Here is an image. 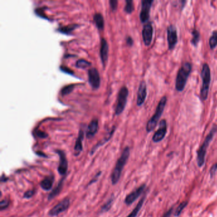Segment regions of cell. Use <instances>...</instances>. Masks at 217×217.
Instances as JSON below:
<instances>
[{"mask_svg":"<svg viewBox=\"0 0 217 217\" xmlns=\"http://www.w3.org/2000/svg\"><path fill=\"white\" fill-rule=\"evenodd\" d=\"M192 68V65L189 62L183 63L180 67L177 73L175 82V88L177 91L182 92L184 90L188 76L191 73Z\"/></svg>","mask_w":217,"mask_h":217,"instance_id":"obj_1","label":"cell"},{"mask_svg":"<svg viewBox=\"0 0 217 217\" xmlns=\"http://www.w3.org/2000/svg\"><path fill=\"white\" fill-rule=\"evenodd\" d=\"M130 155V150L129 148L127 147L124 149L122 152L121 156L118 158V161L116 163L115 167H114V171L112 173L111 175V181L113 185H115L118 182L119 179L120 178L121 173L122 170H123L125 165L127 163V161L129 158Z\"/></svg>","mask_w":217,"mask_h":217,"instance_id":"obj_2","label":"cell"},{"mask_svg":"<svg viewBox=\"0 0 217 217\" xmlns=\"http://www.w3.org/2000/svg\"><path fill=\"white\" fill-rule=\"evenodd\" d=\"M217 132V125L213 124L212 129L210 131L203 143L202 145L200 146L197 153V163L199 167H202L205 162V157L207 152V149L208 148L210 143L212 141L214 136Z\"/></svg>","mask_w":217,"mask_h":217,"instance_id":"obj_3","label":"cell"},{"mask_svg":"<svg viewBox=\"0 0 217 217\" xmlns=\"http://www.w3.org/2000/svg\"><path fill=\"white\" fill-rule=\"evenodd\" d=\"M201 75L202 79V85L200 90V98L203 101H204L207 99L211 83V71L207 63L203 64Z\"/></svg>","mask_w":217,"mask_h":217,"instance_id":"obj_4","label":"cell"},{"mask_svg":"<svg viewBox=\"0 0 217 217\" xmlns=\"http://www.w3.org/2000/svg\"><path fill=\"white\" fill-rule=\"evenodd\" d=\"M167 101V99L166 96H163L161 99L160 101L158 103L157 106L155 114L152 116V118L148 121L147 124H146V130L148 133H150L151 131L154 130L155 127H156L158 120H159L163 114L165 106L166 105Z\"/></svg>","mask_w":217,"mask_h":217,"instance_id":"obj_5","label":"cell"},{"mask_svg":"<svg viewBox=\"0 0 217 217\" xmlns=\"http://www.w3.org/2000/svg\"><path fill=\"white\" fill-rule=\"evenodd\" d=\"M128 95H129L128 88L126 86L122 87L118 93L117 105H116L115 110V115H120L124 110L127 104Z\"/></svg>","mask_w":217,"mask_h":217,"instance_id":"obj_6","label":"cell"},{"mask_svg":"<svg viewBox=\"0 0 217 217\" xmlns=\"http://www.w3.org/2000/svg\"><path fill=\"white\" fill-rule=\"evenodd\" d=\"M167 35L169 50H173L178 43V34H177L176 27L172 24L168 26L167 28Z\"/></svg>","mask_w":217,"mask_h":217,"instance_id":"obj_7","label":"cell"},{"mask_svg":"<svg viewBox=\"0 0 217 217\" xmlns=\"http://www.w3.org/2000/svg\"><path fill=\"white\" fill-rule=\"evenodd\" d=\"M154 0H143L141 1V12L139 14V19L142 23L148 22L150 19V12Z\"/></svg>","mask_w":217,"mask_h":217,"instance_id":"obj_8","label":"cell"},{"mask_svg":"<svg viewBox=\"0 0 217 217\" xmlns=\"http://www.w3.org/2000/svg\"><path fill=\"white\" fill-rule=\"evenodd\" d=\"M88 80L91 87L97 89L100 86L101 79L98 71L95 68H92L88 70Z\"/></svg>","mask_w":217,"mask_h":217,"instance_id":"obj_9","label":"cell"},{"mask_svg":"<svg viewBox=\"0 0 217 217\" xmlns=\"http://www.w3.org/2000/svg\"><path fill=\"white\" fill-rule=\"evenodd\" d=\"M69 199L68 198H65L61 201L60 203L56 204L50 210L48 215L51 216H55L59 215L60 213H63L68 208L69 206Z\"/></svg>","mask_w":217,"mask_h":217,"instance_id":"obj_10","label":"cell"},{"mask_svg":"<svg viewBox=\"0 0 217 217\" xmlns=\"http://www.w3.org/2000/svg\"><path fill=\"white\" fill-rule=\"evenodd\" d=\"M153 33H154V29H153L152 24L150 22H148L143 26L142 30L143 42L146 47H148L151 44L153 38Z\"/></svg>","mask_w":217,"mask_h":217,"instance_id":"obj_11","label":"cell"},{"mask_svg":"<svg viewBox=\"0 0 217 217\" xmlns=\"http://www.w3.org/2000/svg\"><path fill=\"white\" fill-rule=\"evenodd\" d=\"M167 133V122L165 119H163L159 122V127L156 131L152 137L153 141L158 143L163 140Z\"/></svg>","mask_w":217,"mask_h":217,"instance_id":"obj_12","label":"cell"},{"mask_svg":"<svg viewBox=\"0 0 217 217\" xmlns=\"http://www.w3.org/2000/svg\"><path fill=\"white\" fill-rule=\"evenodd\" d=\"M57 153L59 156V164L58 166V172L62 176H65L68 171V164L66 157L65 153L62 150H57Z\"/></svg>","mask_w":217,"mask_h":217,"instance_id":"obj_13","label":"cell"},{"mask_svg":"<svg viewBox=\"0 0 217 217\" xmlns=\"http://www.w3.org/2000/svg\"><path fill=\"white\" fill-rule=\"evenodd\" d=\"M146 95H147V88L145 81H141L139 85L138 90L137 94V105L141 106L145 103Z\"/></svg>","mask_w":217,"mask_h":217,"instance_id":"obj_14","label":"cell"},{"mask_svg":"<svg viewBox=\"0 0 217 217\" xmlns=\"http://www.w3.org/2000/svg\"><path fill=\"white\" fill-rule=\"evenodd\" d=\"M145 188V185H142L136 189L135 190L131 192L129 195H127L126 199H125V203L127 205H130V204H133L141 195L143 191H144Z\"/></svg>","mask_w":217,"mask_h":217,"instance_id":"obj_15","label":"cell"},{"mask_svg":"<svg viewBox=\"0 0 217 217\" xmlns=\"http://www.w3.org/2000/svg\"><path fill=\"white\" fill-rule=\"evenodd\" d=\"M108 51L109 47L108 42L106 41L105 38H102L101 40L100 57L104 67L105 66L106 63L108 59Z\"/></svg>","mask_w":217,"mask_h":217,"instance_id":"obj_16","label":"cell"},{"mask_svg":"<svg viewBox=\"0 0 217 217\" xmlns=\"http://www.w3.org/2000/svg\"><path fill=\"white\" fill-rule=\"evenodd\" d=\"M99 128V122L97 118H94L88 125L86 136L88 139H90L95 136Z\"/></svg>","mask_w":217,"mask_h":217,"instance_id":"obj_17","label":"cell"},{"mask_svg":"<svg viewBox=\"0 0 217 217\" xmlns=\"http://www.w3.org/2000/svg\"><path fill=\"white\" fill-rule=\"evenodd\" d=\"M84 131L82 129H80V132H79L77 139H76L75 145L74 147L75 155H76V156H78V155L80 154L81 152L82 151V150H83L82 141H83V139H84Z\"/></svg>","mask_w":217,"mask_h":217,"instance_id":"obj_18","label":"cell"},{"mask_svg":"<svg viewBox=\"0 0 217 217\" xmlns=\"http://www.w3.org/2000/svg\"><path fill=\"white\" fill-rule=\"evenodd\" d=\"M54 181L53 176H48L42 180L40 183V187L43 190L45 191H49L51 190Z\"/></svg>","mask_w":217,"mask_h":217,"instance_id":"obj_19","label":"cell"},{"mask_svg":"<svg viewBox=\"0 0 217 217\" xmlns=\"http://www.w3.org/2000/svg\"><path fill=\"white\" fill-rule=\"evenodd\" d=\"M115 129V126H114V127H113V129L111 130L110 132V133H108V135H107L106 137H105V138H103V139L101 140V141H100L98 143H97V144H96V146H94V148L91 150L90 154H94V152L96 150V149H97V148L99 147L100 146L103 145V144H105V143L106 142L108 141V140L111 138L112 136V135H113V134H114V133Z\"/></svg>","mask_w":217,"mask_h":217,"instance_id":"obj_20","label":"cell"},{"mask_svg":"<svg viewBox=\"0 0 217 217\" xmlns=\"http://www.w3.org/2000/svg\"><path fill=\"white\" fill-rule=\"evenodd\" d=\"M94 21L99 30H103L105 25V21L103 15L100 13H96L94 15Z\"/></svg>","mask_w":217,"mask_h":217,"instance_id":"obj_21","label":"cell"},{"mask_svg":"<svg viewBox=\"0 0 217 217\" xmlns=\"http://www.w3.org/2000/svg\"><path fill=\"white\" fill-rule=\"evenodd\" d=\"M64 179L65 178H63L62 180H60V182H59V183H58L57 187L50 192V194L49 195H48V199L49 200L52 199L53 198H54L56 196V195H57L60 193V192L61 191V189H62L63 186Z\"/></svg>","mask_w":217,"mask_h":217,"instance_id":"obj_22","label":"cell"},{"mask_svg":"<svg viewBox=\"0 0 217 217\" xmlns=\"http://www.w3.org/2000/svg\"><path fill=\"white\" fill-rule=\"evenodd\" d=\"M210 47L212 50L215 49L217 46V30H214L209 39Z\"/></svg>","mask_w":217,"mask_h":217,"instance_id":"obj_23","label":"cell"},{"mask_svg":"<svg viewBox=\"0 0 217 217\" xmlns=\"http://www.w3.org/2000/svg\"><path fill=\"white\" fill-rule=\"evenodd\" d=\"M76 27H77V25H76V24H74V25H68L66 26L60 27L57 29V31H58L63 33V34L70 35L71 34V33L76 28Z\"/></svg>","mask_w":217,"mask_h":217,"instance_id":"obj_24","label":"cell"},{"mask_svg":"<svg viewBox=\"0 0 217 217\" xmlns=\"http://www.w3.org/2000/svg\"><path fill=\"white\" fill-rule=\"evenodd\" d=\"M192 38L191 39V44L193 45L194 47H197L199 42L200 41V33L197 29H194L192 31Z\"/></svg>","mask_w":217,"mask_h":217,"instance_id":"obj_25","label":"cell"},{"mask_svg":"<svg viewBox=\"0 0 217 217\" xmlns=\"http://www.w3.org/2000/svg\"><path fill=\"white\" fill-rule=\"evenodd\" d=\"M144 201H145V197H143L139 201V203H137L136 206L135 207V208H134L132 212H131V213L127 217H136L137 214H138L140 209L141 208L143 203H144Z\"/></svg>","mask_w":217,"mask_h":217,"instance_id":"obj_26","label":"cell"},{"mask_svg":"<svg viewBox=\"0 0 217 217\" xmlns=\"http://www.w3.org/2000/svg\"><path fill=\"white\" fill-rule=\"evenodd\" d=\"M91 65V63L85 59H79L76 63V66L78 68L85 69L87 68V67L90 66Z\"/></svg>","mask_w":217,"mask_h":217,"instance_id":"obj_27","label":"cell"},{"mask_svg":"<svg viewBox=\"0 0 217 217\" xmlns=\"http://www.w3.org/2000/svg\"><path fill=\"white\" fill-rule=\"evenodd\" d=\"M134 10L133 1L132 0H126V5L124 7V11L127 14H131Z\"/></svg>","mask_w":217,"mask_h":217,"instance_id":"obj_28","label":"cell"},{"mask_svg":"<svg viewBox=\"0 0 217 217\" xmlns=\"http://www.w3.org/2000/svg\"><path fill=\"white\" fill-rule=\"evenodd\" d=\"M74 87H75V85H67V86L64 87L62 88V90H61V94H62L63 96L68 95V94H70L71 93H72V91L73 90V89H74Z\"/></svg>","mask_w":217,"mask_h":217,"instance_id":"obj_29","label":"cell"},{"mask_svg":"<svg viewBox=\"0 0 217 217\" xmlns=\"http://www.w3.org/2000/svg\"><path fill=\"white\" fill-rule=\"evenodd\" d=\"M187 204H188V203L187 202V201H183V202H182L181 204H180L175 211V215L176 216H178L180 214L182 213V211L185 208L186 206H187Z\"/></svg>","mask_w":217,"mask_h":217,"instance_id":"obj_30","label":"cell"},{"mask_svg":"<svg viewBox=\"0 0 217 217\" xmlns=\"http://www.w3.org/2000/svg\"><path fill=\"white\" fill-rule=\"evenodd\" d=\"M113 201H114V199H113L112 198H111L110 199L109 201H107V202L105 204H104V205L103 206V207H101V212H108V211L111 208L112 205V203H113Z\"/></svg>","mask_w":217,"mask_h":217,"instance_id":"obj_31","label":"cell"},{"mask_svg":"<svg viewBox=\"0 0 217 217\" xmlns=\"http://www.w3.org/2000/svg\"><path fill=\"white\" fill-rule=\"evenodd\" d=\"M9 204H10V202L7 199L2 200L0 203V210L3 211L5 209H7L8 207Z\"/></svg>","mask_w":217,"mask_h":217,"instance_id":"obj_32","label":"cell"},{"mask_svg":"<svg viewBox=\"0 0 217 217\" xmlns=\"http://www.w3.org/2000/svg\"><path fill=\"white\" fill-rule=\"evenodd\" d=\"M60 69L63 72L67 73V74H69V75H74V72H73V71H72L71 69H69V68H68V67L62 66L60 67Z\"/></svg>","mask_w":217,"mask_h":217,"instance_id":"obj_33","label":"cell"},{"mask_svg":"<svg viewBox=\"0 0 217 217\" xmlns=\"http://www.w3.org/2000/svg\"><path fill=\"white\" fill-rule=\"evenodd\" d=\"M118 1L117 0H110V8L112 11H115L117 8Z\"/></svg>","mask_w":217,"mask_h":217,"instance_id":"obj_34","label":"cell"},{"mask_svg":"<svg viewBox=\"0 0 217 217\" xmlns=\"http://www.w3.org/2000/svg\"><path fill=\"white\" fill-rule=\"evenodd\" d=\"M35 194V191L33 190H28L26 192H25L24 194V197L26 198V199H29L31 197H32L33 196V195Z\"/></svg>","mask_w":217,"mask_h":217,"instance_id":"obj_35","label":"cell"},{"mask_svg":"<svg viewBox=\"0 0 217 217\" xmlns=\"http://www.w3.org/2000/svg\"><path fill=\"white\" fill-rule=\"evenodd\" d=\"M217 171V164H215L210 169V174H211V176L213 177L215 174L216 173Z\"/></svg>","mask_w":217,"mask_h":217,"instance_id":"obj_36","label":"cell"},{"mask_svg":"<svg viewBox=\"0 0 217 217\" xmlns=\"http://www.w3.org/2000/svg\"><path fill=\"white\" fill-rule=\"evenodd\" d=\"M35 13H36V14L39 15V16H40L41 17H44V18H45V19L47 18V17L45 16V15L44 14H43L42 8H38V9H36V10H35Z\"/></svg>","mask_w":217,"mask_h":217,"instance_id":"obj_37","label":"cell"},{"mask_svg":"<svg viewBox=\"0 0 217 217\" xmlns=\"http://www.w3.org/2000/svg\"><path fill=\"white\" fill-rule=\"evenodd\" d=\"M36 134H37V136L39 137H41V138H45L46 137H47V134H46L44 132H42V131H38L37 133H36Z\"/></svg>","mask_w":217,"mask_h":217,"instance_id":"obj_38","label":"cell"},{"mask_svg":"<svg viewBox=\"0 0 217 217\" xmlns=\"http://www.w3.org/2000/svg\"><path fill=\"white\" fill-rule=\"evenodd\" d=\"M126 43L127 45H129V47H131V46H133V38L131 37V36H127V37L126 38Z\"/></svg>","mask_w":217,"mask_h":217,"instance_id":"obj_39","label":"cell"},{"mask_svg":"<svg viewBox=\"0 0 217 217\" xmlns=\"http://www.w3.org/2000/svg\"><path fill=\"white\" fill-rule=\"evenodd\" d=\"M173 208L172 207V208H171L170 210H168L167 212L165 213L163 215V216L162 217H170L172 213H173Z\"/></svg>","mask_w":217,"mask_h":217,"instance_id":"obj_40","label":"cell"}]
</instances>
